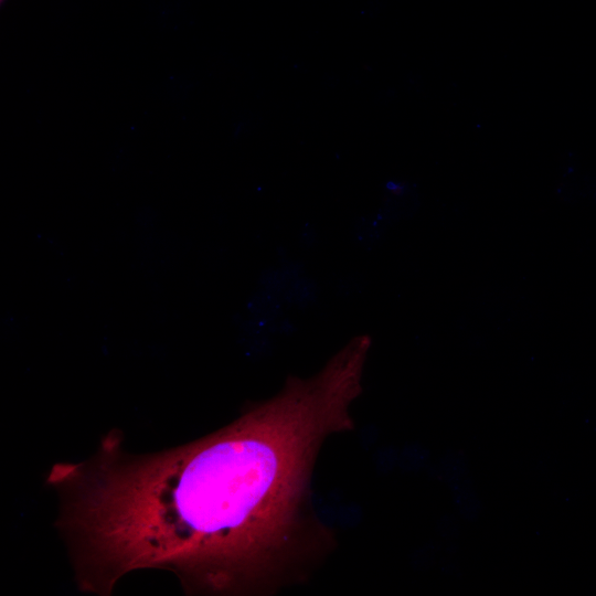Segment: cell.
Listing matches in <instances>:
<instances>
[{
	"label": "cell",
	"mask_w": 596,
	"mask_h": 596,
	"mask_svg": "<svg viewBox=\"0 0 596 596\" xmlns=\"http://www.w3.org/2000/svg\"><path fill=\"white\" fill-rule=\"evenodd\" d=\"M252 311L263 322L274 320L279 312V299L277 295L264 289L253 298Z\"/></svg>",
	"instance_id": "3"
},
{
	"label": "cell",
	"mask_w": 596,
	"mask_h": 596,
	"mask_svg": "<svg viewBox=\"0 0 596 596\" xmlns=\"http://www.w3.org/2000/svg\"><path fill=\"white\" fill-rule=\"evenodd\" d=\"M316 292L317 289L312 280L297 276L289 283L284 294L287 301L304 307L315 300Z\"/></svg>",
	"instance_id": "2"
},
{
	"label": "cell",
	"mask_w": 596,
	"mask_h": 596,
	"mask_svg": "<svg viewBox=\"0 0 596 596\" xmlns=\"http://www.w3.org/2000/svg\"><path fill=\"white\" fill-rule=\"evenodd\" d=\"M355 236L361 245L371 246L380 237L379 225L373 220H362L355 228Z\"/></svg>",
	"instance_id": "5"
},
{
	"label": "cell",
	"mask_w": 596,
	"mask_h": 596,
	"mask_svg": "<svg viewBox=\"0 0 596 596\" xmlns=\"http://www.w3.org/2000/svg\"><path fill=\"white\" fill-rule=\"evenodd\" d=\"M456 498L457 505L465 517L476 515L478 512L479 502L473 491L469 487L459 483L456 491Z\"/></svg>",
	"instance_id": "4"
},
{
	"label": "cell",
	"mask_w": 596,
	"mask_h": 596,
	"mask_svg": "<svg viewBox=\"0 0 596 596\" xmlns=\"http://www.w3.org/2000/svg\"><path fill=\"white\" fill-rule=\"evenodd\" d=\"M362 366L337 354L222 428L146 455L108 433L58 471V525L82 587L109 595L160 568L189 594L266 595L302 582L333 545L310 481L324 441L354 428Z\"/></svg>",
	"instance_id": "1"
}]
</instances>
